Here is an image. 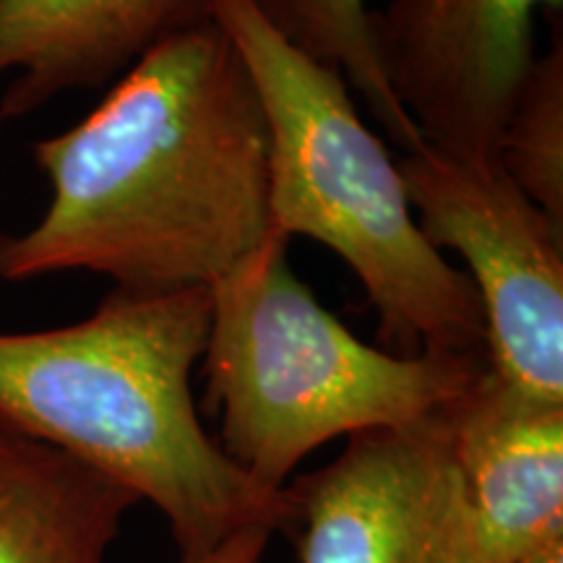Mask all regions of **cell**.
Instances as JSON below:
<instances>
[{
	"label": "cell",
	"instance_id": "6da1fadb",
	"mask_svg": "<svg viewBox=\"0 0 563 563\" xmlns=\"http://www.w3.org/2000/svg\"><path fill=\"white\" fill-rule=\"evenodd\" d=\"M32 157L51 201L30 230L0 232V282L89 272L121 290H209L274 235L266 112L214 21L141 55Z\"/></svg>",
	"mask_w": 563,
	"mask_h": 563
},
{
	"label": "cell",
	"instance_id": "7a4b0ae2",
	"mask_svg": "<svg viewBox=\"0 0 563 563\" xmlns=\"http://www.w3.org/2000/svg\"><path fill=\"white\" fill-rule=\"evenodd\" d=\"M209 321L207 287H112L89 319L0 332V418L157 506L180 563L243 530L290 534L295 522L287 488L245 475L201 426L191 376Z\"/></svg>",
	"mask_w": 563,
	"mask_h": 563
},
{
	"label": "cell",
	"instance_id": "3957f363",
	"mask_svg": "<svg viewBox=\"0 0 563 563\" xmlns=\"http://www.w3.org/2000/svg\"><path fill=\"white\" fill-rule=\"evenodd\" d=\"M211 21L262 97L272 230L311 238L350 266L376 311L384 350L485 361L473 282L422 235L397 159L363 123L340 70L290 45L253 0H211Z\"/></svg>",
	"mask_w": 563,
	"mask_h": 563
},
{
	"label": "cell",
	"instance_id": "277c9868",
	"mask_svg": "<svg viewBox=\"0 0 563 563\" xmlns=\"http://www.w3.org/2000/svg\"><path fill=\"white\" fill-rule=\"evenodd\" d=\"M209 295L201 361L217 443L272 490L323 443L428 418L488 368L473 355H394L357 340L298 279L290 238L277 232Z\"/></svg>",
	"mask_w": 563,
	"mask_h": 563
},
{
	"label": "cell",
	"instance_id": "5b68a950",
	"mask_svg": "<svg viewBox=\"0 0 563 563\" xmlns=\"http://www.w3.org/2000/svg\"><path fill=\"white\" fill-rule=\"evenodd\" d=\"M394 159L422 235L467 266L488 371L532 402L563 407V224L493 159L428 144Z\"/></svg>",
	"mask_w": 563,
	"mask_h": 563
},
{
	"label": "cell",
	"instance_id": "8992f818",
	"mask_svg": "<svg viewBox=\"0 0 563 563\" xmlns=\"http://www.w3.org/2000/svg\"><path fill=\"white\" fill-rule=\"evenodd\" d=\"M300 563H454L467 485L443 407L350 435L334 462L285 485Z\"/></svg>",
	"mask_w": 563,
	"mask_h": 563
},
{
	"label": "cell",
	"instance_id": "52a82bcc",
	"mask_svg": "<svg viewBox=\"0 0 563 563\" xmlns=\"http://www.w3.org/2000/svg\"><path fill=\"white\" fill-rule=\"evenodd\" d=\"M538 13L561 24L563 0H389L371 11L386 81L420 139L464 159H496L530 74Z\"/></svg>",
	"mask_w": 563,
	"mask_h": 563
},
{
	"label": "cell",
	"instance_id": "ba28073f",
	"mask_svg": "<svg viewBox=\"0 0 563 563\" xmlns=\"http://www.w3.org/2000/svg\"><path fill=\"white\" fill-rule=\"evenodd\" d=\"M467 485L454 563H525L563 538V407L532 402L485 368L443 407Z\"/></svg>",
	"mask_w": 563,
	"mask_h": 563
},
{
	"label": "cell",
	"instance_id": "9c48e42d",
	"mask_svg": "<svg viewBox=\"0 0 563 563\" xmlns=\"http://www.w3.org/2000/svg\"><path fill=\"white\" fill-rule=\"evenodd\" d=\"M209 21L211 0H0V118L112 84L159 42Z\"/></svg>",
	"mask_w": 563,
	"mask_h": 563
},
{
	"label": "cell",
	"instance_id": "30bf717a",
	"mask_svg": "<svg viewBox=\"0 0 563 563\" xmlns=\"http://www.w3.org/2000/svg\"><path fill=\"white\" fill-rule=\"evenodd\" d=\"M141 498L0 418V563H108Z\"/></svg>",
	"mask_w": 563,
	"mask_h": 563
},
{
	"label": "cell",
	"instance_id": "8fae6325",
	"mask_svg": "<svg viewBox=\"0 0 563 563\" xmlns=\"http://www.w3.org/2000/svg\"><path fill=\"white\" fill-rule=\"evenodd\" d=\"M253 5L290 45L340 70L402 152L426 144L378 66L365 0H253Z\"/></svg>",
	"mask_w": 563,
	"mask_h": 563
},
{
	"label": "cell",
	"instance_id": "7c38bea8",
	"mask_svg": "<svg viewBox=\"0 0 563 563\" xmlns=\"http://www.w3.org/2000/svg\"><path fill=\"white\" fill-rule=\"evenodd\" d=\"M498 165L563 224V40L538 55L514 100L496 152Z\"/></svg>",
	"mask_w": 563,
	"mask_h": 563
},
{
	"label": "cell",
	"instance_id": "4fadbf2b",
	"mask_svg": "<svg viewBox=\"0 0 563 563\" xmlns=\"http://www.w3.org/2000/svg\"><path fill=\"white\" fill-rule=\"evenodd\" d=\"M272 532L253 527V530H243L241 534L228 540L214 553L196 563H266V548H269Z\"/></svg>",
	"mask_w": 563,
	"mask_h": 563
},
{
	"label": "cell",
	"instance_id": "5bb4252c",
	"mask_svg": "<svg viewBox=\"0 0 563 563\" xmlns=\"http://www.w3.org/2000/svg\"><path fill=\"white\" fill-rule=\"evenodd\" d=\"M525 563H563V538L553 540L551 545H545L543 551H538L532 559H527Z\"/></svg>",
	"mask_w": 563,
	"mask_h": 563
},
{
	"label": "cell",
	"instance_id": "9a60e30c",
	"mask_svg": "<svg viewBox=\"0 0 563 563\" xmlns=\"http://www.w3.org/2000/svg\"><path fill=\"white\" fill-rule=\"evenodd\" d=\"M3 125H5V121H3V118H0V133H3Z\"/></svg>",
	"mask_w": 563,
	"mask_h": 563
}]
</instances>
